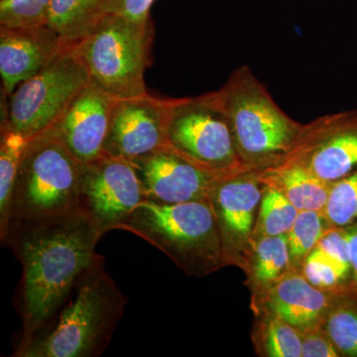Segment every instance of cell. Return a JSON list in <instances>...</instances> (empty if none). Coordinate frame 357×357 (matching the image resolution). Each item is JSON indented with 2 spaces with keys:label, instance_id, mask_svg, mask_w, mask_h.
Segmentation results:
<instances>
[{
  "label": "cell",
  "instance_id": "30",
  "mask_svg": "<svg viewBox=\"0 0 357 357\" xmlns=\"http://www.w3.org/2000/svg\"><path fill=\"white\" fill-rule=\"evenodd\" d=\"M352 269V293L357 297V220L342 227Z\"/></svg>",
  "mask_w": 357,
  "mask_h": 357
},
{
  "label": "cell",
  "instance_id": "12",
  "mask_svg": "<svg viewBox=\"0 0 357 357\" xmlns=\"http://www.w3.org/2000/svg\"><path fill=\"white\" fill-rule=\"evenodd\" d=\"M174 98H117L103 155L132 162L166 146Z\"/></svg>",
  "mask_w": 357,
  "mask_h": 357
},
{
  "label": "cell",
  "instance_id": "17",
  "mask_svg": "<svg viewBox=\"0 0 357 357\" xmlns=\"http://www.w3.org/2000/svg\"><path fill=\"white\" fill-rule=\"evenodd\" d=\"M302 273L314 287L344 295L352 292V269L342 227H332L307 256Z\"/></svg>",
  "mask_w": 357,
  "mask_h": 357
},
{
  "label": "cell",
  "instance_id": "23",
  "mask_svg": "<svg viewBox=\"0 0 357 357\" xmlns=\"http://www.w3.org/2000/svg\"><path fill=\"white\" fill-rule=\"evenodd\" d=\"M323 326L340 357H357V297L354 293L338 296Z\"/></svg>",
  "mask_w": 357,
  "mask_h": 357
},
{
  "label": "cell",
  "instance_id": "28",
  "mask_svg": "<svg viewBox=\"0 0 357 357\" xmlns=\"http://www.w3.org/2000/svg\"><path fill=\"white\" fill-rule=\"evenodd\" d=\"M300 332L302 357H340V352L323 325Z\"/></svg>",
  "mask_w": 357,
  "mask_h": 357
},
{
  "label": "cell",
  "instance_id": "19",
  "mask_svg": "<svg viewBox=\"0 0 357 357\" xmlns=\"http://www.w3.org/2000/svg\"><path fill=\"white\" fill-rule=\"evenodd\" d=\"M264 187L281 194L299 211H325L331 184L321 180L301 166L281 163L258 171Z\"/></svg>",
  "mask_w": 357,
  "mask_h": 357
},
{
  "label": "cell",
  "instance_id": "26",
  "mask_svg": "<svg viewBox=\"0 0 357 357\" xmlns=\"http://www.w3.org/2000/svg\"><path fill=\"white\" fill-rule=\"evenodd\" d=\"M325 213L333 227L357 220V169L331 185Z\"/></svg>",
  "mask_w": 357,
  "mask_h": 357
},
{
  "label": "cell",
  "instance_id": "25",
  "mask_svg": "<svg viewBox=\"0 0 357 357\" xmlns=\"http://www.w3.org/2000/svg\"><path fill=\"white\" fill-rule=\"evenodd\" d=\"M299 211L281 194L264 187L252 239L262 236H287Z\"/></svg>",
  "mask_w": 357,
  "mask_h": 357
},
{
  "label": "cell",
  "instance_id": "6",
  "mask_svg": "<svg viewBox=\"0 0 357 357\" xmlns=\"http://www.w3.org/2000/svg\"><path fill=\"white\" fill-rule=\"evenodd\" d=\"M154 25L107 13L95 29L76 45L91 79L116 98L148 93L144 74L151 65Z\"/></svg>",
  "mask_w": 357,
  "mask_h": 357
},
{
  "label": "cell",
  "instance_id": "21",
  "mask_svg": "<svg viewBox=\"0 0 357 357\" xmlns=\"http://www.w3.org/2000/svg\"><path fill=\"white\" fill-rule=\"evenodd\" d=\"M251 342L260 357H302V338L296 326L278 314L259 310L253 312Z\"/></svg>",
  "mask_w": 357,
  "mask_h": 357
},
{
  "label": "cell",
  "instance_id": "18",
  "mask_svg": "<svg viewBox=\"0 0 357 357\" xmlns=\"http://www.w3.org/2000/svg\"><path fill=\"white\" fill-rule=\"evenodd\" d=\"M291 270L288 236H262L251 241L243 271L250 292V306L257 304Z\"/></svg>",
  "mask_w": 357,
  "mask_h": 357
},
{
  "label": "cell",
  "instance_id": "29",
  "mask_svg": "<svg viewBox=\"0 0 357 357\" xmlns=\"http://www.w3.org/2000/svg\"><path fill=\"white\" fill-rule=\"evenodd\" d=\"M154 0H107V13L117 14L128 20L146 21Z\"/></svg>",
  "mask_w": 357,
  "mask_h": 357
},
{
  "label": "cell",
  "instance_id": "4",
  "mask_svg": "<svg viewBox=\"0 0 357 357\" xmlns=\"http://www.w3.org/2000/svg\"><path fill=\"white\" fill-rule=\"evenodd\" d=\"M218 93L243 168L261 171L281 164L303 123L277 105L248 66L236 68Z\"/></svg>",
  "mask_w": 357,
  "mask_h": 357
},
{
  "label": "cell",
  "instance_id": "11",
  "mask_svg": "<svg viewBox=\"0 0 357 357\" xmlns=\"http://www.w3.org/2000/svg\"><path fill=\"white\" fill-rule=\"evenodd\" d=\"M263 190L258 171L246 169L220 176L211 187L208 201L217 220L227 266L243 269Z\"/></svg>",
  "mask_w": 357,
  "mask_h": 357
},
{
  "label": "cell",
  "instance_id": "10",
  "mask_svg": "<svg viewBox=\"0 0 357 357\" xmlns=\"http://www.w3.org/2000/svg\"><path fill=\"white\" fill-rule=\"evenodd\" d=\"M282 163L301 166L328 184L357 169V109L317 117L303 124Z\"/></svg>",
  "mask_w": 357,
  "mask_h": 357
},
{
  "label": "cell",
  "instance_id": "1",
  "mask_svg": "<svg viewBox=\"0 0 357 357\" xmlns=\"http://www.w3.org/2000/svg\"><path fill=\"white\" fill-rule=\"evenodd\" d=\"M102 237L79 210L9 227L2 243L22 264L18 347L57 314L79 277L98 257L96 244Z\"/></svg>",
  "mask_w": 357,
  "mask_h": 357
},
{
  "label": "cell",
  "instance_id": "22",
  "mask_svg": "<svg viewBox=\"0 0 357 357\" xmlns=\"http://www.w3.org/2000/svg\"><path fill=\"white\" fill-rule=\"evenodd\" d=\"M29 139L8 126H1L0 136V236H6L9 213L23 155Z\"/></svg>",
  "mask_w": 357,
  "mask_h": 357
},
{
  "label": "cell",
  "instance_id": "8",
  "mask_svg": "<svg viewBox=\"0 0 357 357\" xmlns=\"http://www.w3.org/2000/svg\"><path fill=\"white\" fill-rule=\"evenodd\" d=\"M91 81L84 61L74 46L26 79L8 96L1 126H8L28 139L48 131L70 102Z\"/></svg>",
  "mask_w": 357,
  "mask_h": 357
},
{
  "label": "cell",
  "instance_id": "5",
  "mask_svg": "<svg viewBox=\"0 0 357 357\" xmlns=\"http://www.w3.org/2000/svg\"><path fill=\"white\" fill-rule=\"evenodd\" d=\"M83 165L50 134L29 139L18 174L7 230L17 223L79 210Z\"/></svg>",
  "mask_w": 357,
  "mask_h": 357
},
{
  "label": "cell",
  "instance_id": "20",
  "mask_svg": "<svg viewBox=\"0 0 357 357\" xmlns=\"http://www.w3.org/2000/svg\"><path fill=\"white\" fill-rule=\"evenodd\" d=\"M107 0H52L47 25L68 46H76L107 14Z\"/></svg>",
  "mask_w": 357,
  "mask_h": 357
},
{
  "label": "cell",
  "instance_id": "3",
  "mask_svg": "<svg viewBox=\"0 0 357 357\" xmlns=\"http://www.w3.org/2000/svg\"><path fill=\"white\" fill-rule=\"evenodd\" d=\"M119 229L146 241L187 276L203 278L227 266L222 238L208 201L138 204Z\"/></svg>",
  "mask_w": 357,
  "mask_h": 357
},
{
  "label": "cell",
  "instance_id": "15",
  "mask_svg": "<svg viewBox=\"0 0 357 357\" xmlns=\"http://www.w3.org/2000/svg\"><path fill=\"white\" fill-rule=\"evenodd\" d=\"M48 25L0 26V76L8 98L26 79L35 76L68 48Z\"/></svg>",
  "mask_w": 357,
  "mask_h": 357
},
{
  "label": "cell",
  "instance_id": "14",
  "mask_svg": "<svg viewBox=\"0 0 357 357\" xmlns=\"http://www.w3.org/2000/svg\"><path fill=\"white\" fill-rule=\"evenodd\" d=\"M130 163L146 201L158 204L208 201L213 183L222 176L197 166L167 145Z\"/></svg>",
  "mask_w": 357,
  "mask_h": 357
},
{
  "label": "cell",
  "instance_id": "13",
  "mask_svg": "<svg viewBox=\"0 0 357 357\" xmlns=\"http://www.w3.org/2000/svg\"><path fill=\"white\" fill-rule=\"evenodd\" d=\"M116 100L91 79L45 133L60 141L81 163L100 158Z\"/></svg>",
  "mask_w": 357,
  "mask_h": 357
},
{
  "label": "cell",
  "instance_id": "27",
  "mask_svg": "<svg viewBox=\"0 0 357 357\" xmlns=\"http://www.w3.org/2000/svg\"><path fill=\"white\" fill-rule=\"evenodd\" d=\"M52 0H0V26L35 27L48 22Z\"/></svg>",
  "mask_w": 357,
  "mask_h": 357
},
{
  "label": "cell",
  "instance_id": "9",
  "mask_svg": "<svg viewBox=\"0 0 357 357\" xmlns=\"http://www.w3.org/2000/svg\"><path fill=\"white\" fill-rule=\"evenodd\" d=\"M144 201L140 178L130 162L102 155L84 164L79 210L102 236L119 229L134 208Z\"/></svg>",
  "mask_w": 357,
  "mask_h": 357
},
{
  "label": "cell",
  "instance_id": "2",
  "mask_svg": "<svg viewBox=\"0 0 357 357\" xmlns=\"http://www.w3.org/2000/svg\"><path fill=\"white\" fill-rule=\"evenodd\" d=\"M128 298L103 267V257L81 274L56 317L31 340L17 347V357H96L109 347L123 316Z\"/></svg>",
  "mask_w": 357,
  "mask_h": 357
},
{
  "label": "cell",
  "instance_id": "16",
  "mask_svg": "<svg viewBox=\"0 0 357 357\" xmlns=\"http://www.w3.org/2000/svg\"><path fill=\"white\" fill-rule=\"evenodd\" d=\"M338 296L314 287L302 271L291 269L250 309L267 310L305 331L323 325Z\"/></svg>",
  "mask_w": 357,
  "mask_h": 357
},
{
  "label": "cell",
  "instance_id": "7",
  "mask_svg": "<svg viewBox=\"0 0 357 357\" xmlns=\"http://www.w3.org/2000/svg\"><path fill=\"white\" fill-rule=\"evenodd\" d=\"M167 146L218 175L244 169L218 91L195 98H174Z\"/></svg>",
  "mask_w": 357,
  "mask_h": 357
},
{
  "label": "cell",
  "instance_id": "24",
  "mask_svg": "<svg viewBox=\"0 0 357 357\" xmlns=\"http://www.w3.org/2000/svg\"><path fill=\"white\" fill-rule=\"evenodd\" d=\"M332 227L325 211H299L292 229L287 234L291 269L302 271L307 256Z\"/></svg>",
  "mask_w": 357,
  "mask_h": 357
}]
</instances>
